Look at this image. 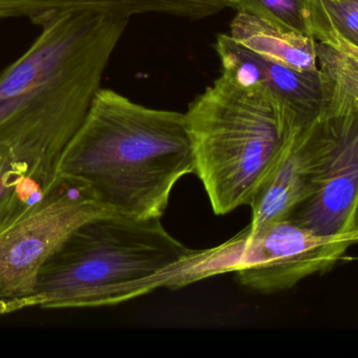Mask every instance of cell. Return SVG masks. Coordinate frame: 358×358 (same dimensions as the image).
Wrapping results in <instances>:
<instances>
[{
    "label": "cell",
    "mask_w": 358,
    "mask_h": 358,
    "mask_svg": "<svg viewBox=\"0 0 358 358\" xmlns=\"http://www.w3.org/2000/svg\"><path fill=\"white\" fill-rule=\"evenodd\" d=\"M317 62L323 92L319 117L330 118L358 111L357 63L319 41Z\"/></svg>",
    "instance_id": "7c38bea8"
},
{
    "label": "cell",
    "mask_w": 358,
    "mask_h": 358,
    "mask_svg": "<svg viewBox=\"0 0 358 358\" xmlns=\"http://www.w3.org/2000/svg\"><path fill=\"white\" fill-rule=\"evenodd\" d=\"M235 8L309 35L306 0H237Z\"/></svg>",
    "instance_id": "4fadbf2b"
},
{
    "label": "cell",
    "mask_w": 358,
    "mask_h": 358,
    "mask_svg": "<svg viewBox=\"0 0 358 358\" xmlns=\"http://www.w3.org/2000/svg\"><path fill=\"white\" fill-rule=\"evenodd\" d=\"M323 119L328 128L323 161L310 195L288 220L317 235L338 237L350 233L358 195V111Z\"/></svg>",
    "instance_id": "52a82bcc"
},
{
    "label": "cell",
    "mask_w": 358,
    "mask_h": 358,
    "mask_svg": "<svg viewBox=\"0 0 358 358\" xmlns=\"http://www.w3.org/2000/svg\"><path fill=\"white\" fill-rule=\"evenodd\" d=\"M196 250L161 219L107 214L76 228L41 267L31 291L0 300V317L27 308H96L159 288L178 289Z\"/></svg>",
    "instance_id": "3957f363"
},
{
    "label": "cell",
    "mask_w": 358,
    "mask_h": 358,
    "mask_svg": "<svg viewBox=\"0 0 358 358\" xmlns=\"http://www.w3.org/2000/svg\"><path fill=\"white\" fill-rule=\"evenodd\" d=\"M107 214L88 185L59 174L43 202L0 237V300L29 294L41 267L67 237Z\"/></svg>",
    "instance_id": "8992f818"
},
{
    "label": "cell",
    "mask_w": 358,
    "mask_h": 358,
    "mask_svg": "<svg viewBox=\"0 0 358 358\" xmlns=\"http://www.w3.org/2000/svg\"><path fill=\"white\" fill-rule=\"evenodd\" d=\"M58 172L88 185L109 214L162 219L176 183L195 172L185 113L101 88Z\"/></svg>",
    "instance_id": "7a4b0ae2"
},
{
    "label": "cell",
    "mask_w": 358,
    "mask_h": 358,
    "mask_svg": "<svg viewBox=\"0 0 358 358\" xmlns=\"http://www.w3.org/2000/svg\"><path fill=\"white\" fill-rule=\"evenodd\" d=\"M355 244H358V233L317 235L286 219L256 230L245 228L219 247L198 250L189 277L196 282L234 273L248 289L277 294L310 275L331 270Z\"/></svg>",
    "instance_id": "5b68a950"
},
{
    "label": "cell",
    "mask_w": 358,
    "mask_h": 358,
    "mask_svg": "<svg viewBox=\"0 0 358 358\" xmlns=\"http://www.w3.org/2000/svg\"><path fill=\"white\" fill-rule=\"evenodd\" d=\"M349 233H358V195L351 214L350 224H349Z\"/></svg>",
    "instance_id": "e0dca14e"
},
{
    "label": "cell",
    "mask_w": 358,
    "mask_h": 358,
    "mask_svg": "<svg viewBox=\"0 0 358 358\" xmlns=\"http://www.w3.org/2000/svg\"><path fill=\"white\" fill-rule=\"evenodd\" d=\"M128 22L81 11L41 23L29 50L0 71V143L58 170Z\"/></svg>",
    "instance_id": "6da1fadb"
},
{
    "label": "cell",
    "mask_w": 358,
    "mask_h": 358,
    "mask_svg": "<svg viewBox=\"0 0 358 358\" xmlns=\"http://www.w3.org/2000/svg\"><path fill=\"white\" fill-rule=\"evenodd\" d=\"M222 74L244 86H262L292 109L303 123L320 115L323 100L319 69L299 71L248 50L229 34L217 37Z\"/></svg>",
    "instance_id": "9c48e42d"
},
{
    "label": "cell",
    "mask_w": 358,
    "mask_h": 358,
    "mask_svg": "<svg viewBox=\"0 0 358 358\" xmlns=\"http://www.w3.org/2000/svg\"><path fill=\"white\" fill-rule=\"evenodd\" d=\"M194 0H0V19L27 18L39 27L69 12H96L129 19L136 15L162 14L183 18Z\"/></svg>",
    "instance_id": "8fae6325"
},
{
    "label": "cell",
    "mask_w": 358,
    "mask_h": 358,
    "mask_svg": "<svg viewBox=\"0 0 358 358\" xmlns=\"http://www.w3.org/2000/svg\"><path fill=\"white\" fill-rule=\"evenodd\" d=\"M330 22L347 39L358 46V0H315Z\"/></svg>",
    "instance_id": "2e32d148"
},
{
    "label": "cell",
    "mask_w": 358,
    "mask_h": 358,
    "mask_svg": "<svg viewBox=\"0 0 358 358\" xmlns=\"http://www.w3.org/2000/svg\"><path fill=\"white\" fill-rule=\"evenodd\" d=\"M332 1H343V0H332Z\"/></svg>",
    "instance_id": "d6986e66"
},
{
    "label": "cell",
    "mask_w": 358,
    "mask_h": 358,
    "mask_svg": "<svg viewBox=\"0 0 358 358\" xmlns=\"http://www.w3.org/2000/svg\"><path fill=\"white\" fill-rule=\"evenodd\" d=\"M31 172L56 176L58 170L31 159L0 143V204L14 191L17 183Z\"/></svg>",
    "instance_id": "5bb4252c"
},
{
    "label": "cell",
    "mask_w": 358,
    "mask_h": 358,
    "mask_svg": "<svg viewBox=\"0 0 358 358\" xmlns=\"http://www.w3.org/2000/svg\"><path fill=\"white\" fill-rule=\"evenodd\" d=\"M195 174L218 216L250 205L296 128V113L262 86L221 74L185 113Z\"/></svg>",
    "instance_id": "277c9868"
},
{
    "label": "cell",
    "mask_w": 358,
    "mask_h": 358,
    "mask_svg": "<svg viewBox=\"0 0 358 358\" xmlns=\"http://www.w3.org/2000/svg\"><path fill=\"white\" fill-rule=\"evenodd\" d=\"M229 36L267 60L299 71H317L315 38L245 11L231 20Z\"/></svg>",
    "instance_id": "30bf717a"
},
{
    "label": "cell",
    "mask_w": 358,
    "mask_h": 358,
    "mask_svg": "<svg viewBox=\"0 0 358 358\" xmlns=\"http://www.w3.org/2000/svg\"><path fill=\"white\" fill-rule=\"evenodd\" d=\"M224 1L229 2L231 6H236V4H237V0H224Z\"/></svg>",
    "instance_id": "ac0fdd59"
},
{
    "label": "cell",
    "mask_w": 358,
    "mask_h": 358,
    "mask_svg": "<svg viewBox=\"0 0 358 358\" xmlns=\"http://www.w3.org/2000/svg\"><path fill=\"white\" fill-rule=\"evenodd\" d=\"M327 141V122L319 116L296 128L250 201L252 220L246 228L256 230L289 218L313 191Z\"/></svg>",
    "instance_id": "ba28073f"
},
{
    "label": "cell",
    "mask_w": 358,
    "mask_h": 358,
    "mask_svg": "<svg viewBox=\"0 0 358 358\" xmlns=\"http://www.w3.org/2000/svg\"><path fill=\"white\" fill-rule=\"evenodd\" d=\"M306 21L308 34L315 41L331 46L358 64V46L344 37L334 27L315 0H306Z\"/></svg>",
    "instance_id": "9a60e30c"
}]
</instances>
